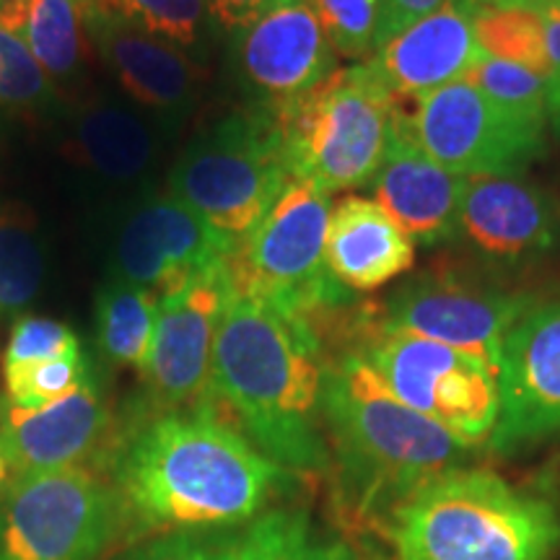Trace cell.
<instances>
[{
  "mask_svg": "<svg viewBox=\"0 0 560 560\" xmlns=\"http://www.w3.org/2000/svg\"><path fill=\"white\" fill-rule=\"evenodd\" d=\"M52 100V81L34 60L26 42L0 24V104L39 107Z\"/></svg>",
  "mask_w": 560,
  "mask_h": 560,
  "instance_id": "1f68e13d",
  "label": "cell"
},
{
  "mask_svg": "<svg viewBox=\"0 0 560 560\" xmlns=\"http://www.w3.org/2000/svg\"><path fill=\"white\" fill-rule=\"evenodd\" d=\"M244 529H182L159 535L122 560H240Z\"/></svg>",
  "mask_w": 560,
  "mask_h": 560,
  "instance_id": "d6a6232c",
  "label": "cell"
},
{
  "mask_svg": "<svg viewBox=\"0 0 560 560\" xmlns=\"http://www.w3.org/2000/svg\"><path fill=\"white\" fill-rule=\"evenodd\" d=\"M120 532L115 486L86 467L19 475L0 506V560H96Z\"/></svg>",
  "mask_w": 560,
  "mask_h": 560,
  "instance_id": "30bf717a",
  "label": "cell"
},
{
  "mask_svg": "<svg viewBox=\"0 0 560 560\" xmlns=\"http://www.w3.org/2000/svg\"><path fill=\"white\" fill-rule=\"evenodd\" d=\"M338 58L366 62L380 39L382 0H310Z\"/></svg>",
  "mask_w": 560,
  "mask_h": 560,
  "instance_id": "4dcf8cb0",
  "label": "cell"
},
{
  "mask_svg": "<svg viewBox=\"0 0 560 560\" xmlns=\"http://www.w3.org/2000/svg\"><path fill=\"white\" fill-rule=\"evenodd\" d=\"M395 115V96L369 60L338 68L272 109L291 177L327 195L369 185L387 151Z\"/></svg>",
  "mask_w": 560,
  "mask_h": 560,
  "instance_id": "5b68a950",
  "label": "cell"
},
{
  "mask_svg": "<svg viewBox=\"0 0 560 560\" xmlns=\"http://www.w3.org/2000/svg\"><path fill=\"white\" fill-rule=\"evenodd\" d=\"M325 366L312 322L234 291L215 332L202 408H226L252 444L283 470L327 472Z\"/></svg>",
  "mask_w": 560,
  "mask_h": 560,
  "instance_id": "7a4b0ae2",
  "label": "cell"
},
{
  "mask_svg": "<svg viewBox=\"0 0 560 560\" xmlns=\"http://www.w3.org/2000/svg\"><path fill=\"white\" fill-rule=\"evenodd\" d=\"M376 560H550L560 511L499 472L459 467L420 488L376 532Z\"/></svg>",
  "mask_w": 560,
  "mask_h": 560,
  "instance_id": "277c9868",
  "label": "cell"
},
{
  "mask_svg": "<svg viewBox=\"0 0 560 560\" xmlns=\"http://www.w3.org/2000/svg\"><path fill=\"white\" fill-rule=\"evenodd\" d=\"M550 120L560 128V83L550 91Z\"/></svg>",
  "mask_w": 560,
  "mask_h": 560,
  "instance_id": "f35d334b",
  "label": "cell"
},
{
  "mask_svg": "<svg viewBox=\"0 0 560 560\" xmlns=\"http://www.w3.org/2000/svg\"><path fill=\"white\" fill-rule=\"evenodd\" d=\"M412 138L457 177H506L529 170L545 153V128L516 120L470 79L402 104Z\"/></svg>",
  "mask_w": 560,
  "mask_h": 560,
  "instance_id": "8fae6325",
  "label": "cell"
},
{
  "mask_svg": "<svg viewBox=\"0 0 560 560\" xmlns=\"http://www.w3.org/2000/svg\"><path fill=\"white\" fill-rule=\"evenodd\" d=\"M499 395L490 452L506 457L560 433V299L537 304L506 335Z\"/></svg>",
  "mask_w": 560,
  "mask_h": 560,
  "instance_id": "5bb4252c",
  "label": "cell"
},
{
  "mask_svg": "<svg viewBox=\"0 0 560 560\" xmlns=\"http://www.w3.org/2000/svg\"><path fill=\"white\" fill-rule=\"evenodd\" d=\"M26 11H30V0H0V24L21 37L26 24Z\"/></svg>",
  "mask_w": 560,
  "mask_h": 560,
  "instance_id": "74e56055",
  "label": "cell"
},
{
  "mask_svg": "<svg viewBox=\"0 0 560 560\" xmlns=\"http://www.w3.org/2000/svg\"><path fill=\"white\" fill-rule=\"evenodd\" d=\"M159 296L122 278H112L96 296V335L107 361L145 369L159 317Z\"/></svg>",
  "mask_w": 560,
  "mask_h": 560,
  "instance_id": "603a6c76",
  "label": "cell"
},
{
  "mask_svg": "<svg viewBox=\"0 0 560 560\" xmlns=\"http://www.w3.org/2000/svg\"><path fill=\"white\" fill-rule=\"evenodd\" d=\"M83 24L132 102L166 115L190 107L200 70L182 47L104 16L94 5H86Z\"/></svg>",
  "mask_w": 560,
  "mask_h": 560,
  "instance_id": "ffe728a7",
  "label": "cell"
},
{
  "mask_svg": "<svg viewBox=\"0 0 560 560\" xmlns=\"http://www.w3.org/2000/svg\"><path fill=\"white\" fill-rule=\"evenodd\" d=\"M83 13L75 0H30L21 39L50 81L73 79L81 66Z\"/></svg>",
  "mask_w": 560,
  "mask_h": 560,
  "instance_id": "484cf974",
  "label": "cell"
},
{
  "mask_svg": "<svg viewBox=\"0 0 560 560\" xmlns=\"http://www.w3.org/2000/svg\"><path fill=\"white\" fill-rule=\"evenodd\" d=\"M322 420L340 520L353 535H376L410 495L470 465L475 452L397 400L353 348L327 359Z\"/></svg>",
  "mask_w": 560,
  "mask_h": 560,
  "instance_id": "3957f363",
  "label": "cell"
},
{
  "mask_svg": "<svg viewBox=\"0 0 560 560\" xmlns=\"http://www.w3.org/2000/svg\"><path fill=\"white\" fill-rule=\"evenodd\" d=\"M291 179L276 117L249 107L231 112L190 140L170 174V195L242 242Z\"/></svg>",
  "mask_w": 560,
  "mask_h": 560,
  "instance_id": "8992f818",
  "label": "cell"
},
{
  "mask_svg": "<svg viewBox=\"0 0 560 560\" xmlns=\"http://www.w3.org/2000/svg\"><path fill=\"white\" fill-rule=\"evenodd\" d=\"M109 431V408L86 380L62 400L39 410L5 405L0 412V465L9 475L81 467Z\"/></svg>",
  "mask_w": 560,
  "mask_h": 560,
  "instance_id": "d6986e66",
  "label": "cell"
},
{
  "mask_svg": "<svg viewBox=\"0 0 560 560\" xmlns=\"http://www.w3.org/2000/svg\"><path fill=\"white\" fill-rule=\"evenodd\" d=\"M234 75L252 107L278 109L338 70V52L310 0H270L234 32Z\"/></svg>",
  "mask_w": 560,
  "mask_h": 560,
  "instance_id": "7c38bea8",
  "label": "cell"
},
{
  "mask_svg": "<svg viewBox=\"0 0 560 560\" xmlns=\"http://www.w3.org/2000/svg\"><path fill=\"white\" fill-rule=\"evenodd\" d=\"M240 560H348V552L317 537L306 511L272 509L244 527Z\"/></svg>",
  "mask_w": 560,
  "mask_h": 560,
  "instance_id": "4316f807",
  "label": "cell"
},
{
  "mask_svg": "<svg viewBox=\"0 0 560 560\" xmlns=\"http://www.w3.org/2000/svg\"><path fill=\"white\" fill-rule=\"evenodd\" d=\"M325 265L346 291H376L412 270L416 244L374 198L346 195L332 206Z\"/></svg>",
  "mask_w": 560,
  "mask_h": 560,
  "instance_id": "44dd1931",
  "label": "cell"
},
{
  "mask_svg": "<svg viewBox=\"0 0 560 560\" xmlns=\"http://www.w3.org/2000/svg\"><path fill=\"white\" fill-rule=\"evenodd\" d=\"M450 0H382V21H380V39H376V50L384 42L400 34L405 26L412 21L429 16L431 11L441 9Z\"/></svg>",
  "mask_w": 560,
  "mask_h": 560,
  "instance_id": "e575fe53",
  "label": "cell"
},
{
  "mask_svg": "<svg viewBox=\"0 0 560 560\" xmlns=\"http://www.w3.org/2000/svg\"><path fill=\"white\" fill-rule=\"evenodd\" d=\"M475 34L482 55L516 62L548 81L550 62L540 9L527 3L480 5L475 11Z\"/></svg>",
  "mask_w": 560,
  "mask_h": 560,
  "instance_id": "d4e9b609",
  "label": "cell"
},
{
  "mask_svg": "<svg viewBox=\"0 0 560 560\" xmlns=\"http://www.w3.org/2000/svg\"><path fill=\"white\" fill-rule=\"evenodd\" d=\"M353 350L363 355L397 400L452 433L470 450L486 444L499 423V376L480 361L444 342L389 330L363 317Z\"/></svg>",
  "mask_w": 560,
  "mask_h": 560,
  "instance_id": "ba28073f",
  "label": "cell"
},
{
  "mask_svg": "<svg viewBox=\"0 0 560 560\" xmlns=\"http://www.w3.org/2000/svg\"><path fill=\"white\" fill-rule=\"evenodd\" d=\"M330 213V195L304 179H291L229 257L234 291L312 325L348 306L353 293L335 283L325 265Z\"/></svg>",
  "mask_w": 560,
  "mask_h": 560,
  "instance_id": "52a82bcc",
  "label": "cell"
},
{
  "mask_svg": "<svg viewBox=\"0 0 560 560\" xmlns=\"http://www.w3.org/2000/svg\"><path fill=\"white\" fill-rule=\"evenodd\" d=\"M454 242L488 268L516 272L560 247V200L522 174L472 177Z\"/></svg>",
  "mask_w": 560,
  "mask_h": 560,
  "instance_id": "2e32d148",
  "label": "cell"
},
{
  "mask_svg": "<svg viewBox=\"0 0 560 560\" xmlns=\"http://www.w3.org/2000/svg\"><path fill=\"white\" fill-rule=\"evenodd\" d=\"M475 5H506V3H520V0H472Z\"/></svg>",
  "mask_w": 560,
  "mask_h": 560,
  "instance_id": "ab89813d",
  "label": "cell"
},
{
  "mask_svg": "<svg viewBox=\"0 0 560 560\" xmlns=\"http://www.w3.org/2000/svg\"><path fill=\"white\" fill-rule=\"evenodd\" d=\"M91 5L104 16L172 42L182 50L200 42L210 19L206 0H94Z\"/></svg>",
  "mask_w": 560,
  "mask_h": 560,
  "instance_id": "83f0119b",
  "label": "cell"
},
{
  "mask_svg": "<svg viewBox=\"0 0 560 560\" xmlns=\"http://www.w3.org/2000/svg\"><path fill=\"white\" fill-rule=\"evenodd\" d=\"M236 244L174 195H156L125 219L115 242V278L164 299L221 268Z\"/></svg>",
  "mask_w": 560,
  "mask_h": 560,
  "instance_id": "4fadbf2b",
  "label": "cell"
},
{
  "mask_svg": "<svg viewBox=\"0 0 560 560\" xmlns=\"http://www.w3.org/2000/svg\"><path fill=\"white\" fill-rule=\"evenodd\" d=\"M465 79H470L490 102L499 104L516 120L548 130L550 94L548 81L542 75L532 73L529 68L516 66V62L482 55L478 66Z\"/></svg>",
  "mask_w": 560,
  "mask_h": 560,
  "instance_id": "f1b7e54d",
  "label": "cell"
},
{
  "mask_svg": "<svg viewBox=\"0 0 560 560\" xmlns=\"http://www.w3.org/2000/svg\"><path fill=\"white\" fill-rule=\"evenodd\" d=\"M9 402L24 410H39L62 400L89 380L83 353L60 355V359L3 366Z\"/></svg>",
  "mask_w": 560,
  "mask_h": 560,
  "instance_id": "f546056e",
  "label": "cell"
},
{
  "mask_svg": "<svg viewBox=\"0 0 560 560\" xmlns=\"http://www.w3.org/2000/svg\"><path fill=\"white\" fill-rule=\"evenodd\" d=\"M475 11L472 0H450L374 52L371 68L397 104H416L478 66L482 50L475 34Z\"/></svg>",
  "mask_w": 560,
  "mask_h": 560,
  "instance_id": "ac0fdd59",
  "label": "cell"
},
{
  "mask_svg": "<svg viewBox=\"0 0 560 560\" xmlns=\"http://www.w3.org/2000/svg\"><path fill=\"white\" fill-rule=\"evenodd\" d=\"M465 177L436 164L412 138L408 115L397 104L387 151L369 179L374 200L405 229L416 247H441L457 240Z\"/></svg>",
  "mask_w": 560,
  "mask_h": 560,
  "instance_id": "e0dca14e",
  "label": "cell"
},
{
  "mask_svg": "<svg viewBox=\"0 0 560 560\" xmlns=\"http://www.w3.org/2000/svg\"><path fill=\"white\" fill-rule=\"evenodd\" d=\"M520 3L535 5V9H545V5H556V3H560V0H520Z\"/></svg>",
  "mask_w": 560,
  "mask_h": 560,
  "instance_id": "60d3db41",
  "label": "cell"
},
{
  "mask_svg": "<svg viewBox=\"0 0 560 560\" xmlns=\"http://www.w3.org/2000/svg\"><path fill=\"white\" fill-rule=\"evenodd\" d=\"M75 3H81V5H91V3H94V0H75Z\"/></svg>",
  "mask_w": 560,
  "mask_h": 560,
  "instance_id": "7bdbcfd3",
  "label": "cell"
},
{
  "mask_svg": "<svg viewBox=\"0 0 560 560\" xmlns=\"http://www.w3.org/2000/svg\"><path fill=\"white\" fill-rule=\"evenodd\" d=\"M81 342L68 325L50 317H19L3 353V366H21L79 353Z\"/></svg>",
  "mask_w": 560,
  "mask_h": 560,
  "instance_id": "836d02e7",
  "label": "cell"
},
{
  "mask_svg": "<svg viewBox=\"0 0 560 560\" xmlns=\"http://www.w3.org/2000/svg\"><path fill=\"white\" fill-rule=\"evenodd\" d=\"M542 19H545V47H548V62H550V75H548V94L560 83V3L545 5Z\"/></svg>",
  "mask_w": 560,
  "mask_h": 560,
  "instance_id": "8d00e7d4",
  "label": "cell"
},
{
  "mask_svg": "<svg viewBox=\"0 0 560 560\" xmlns=\"http://www.w3.org/2000/svg\"><path fill=\"white\" fill-rule=\"evenodd\" d=\"M208 13L215 24L229 32H240L252 19L268 9L270 0H206Z\"/></svg>",
  "mask_w": 560,
  "mask_h": 560,
  "instance_id": "d590c367",
  "label": "cell"
},
{
  "mask_svg": "<svg viewBox=\"0 0 560 560\" xmlns=\"http://www.w3.org/2000/svg\"><path fill=\"white\" fill-rule=\"evenodd\" d=\"M283 478L236 425L200 408L145 423L117 459L112 486L132 535H170L255 522Z\"/></svg>",
  "mask_w": 560,
  "mask_h": 560,
  "instance_id": "6da1fadb",
  "label": "cell"
},
{
  "mask_svg": "<svg viewBox=\"0 0 560 560\" xmlns=\"http://www.w3.org/2000/svg\"><path fill=\"white\" fill-rule=\"evenodd\" d=\"M5 475H9V472H5V470H3V465H0V482L5 480Z\"/></svg>",
  "mask_w": 560,
  "mask_h": 560,
  "instance_id": "b9f144b4",
  "label": "cell"
},
{
  "mask_svg": "<svg viewBox=\"0 0 560 560\" xmlns=\"http://www.w3.org/2000/svg\"><path fill=\"white\" fill-rule=\"evenodd\" d=\"M506 276L478 260H444L397 283L374 319L478 355L499 376L503 340L537 306L535 293Z\"/></svg>",
  "mask_w": 560,
  "mask_h": 560,
  "instance_id": "9c48e42d",
  "label": "cell"
},
{
  "mask_svg": "<svg viewBox=\"0 0 560 560\" xmlns=\"http://www.w3.org/2000/svg\"><path fill=\"white\" fill-rule=\"evenodd\" d=\"M226 262L159 301L143 376L153 400L170 412L185 405L200 410L208 397L215 332L234 293Z\"/></svg>",
  "mask_w": 560,
  "mask_h": 560,
  "instance_id": "9a60e30c",
  "label": "cell"
},
{
  "mask_svg": "<svg viewBox=\"0 0 560 560\" xmlns=\"http://www.w3.org/2000/svg\"><path fill=\"white\" fill-rule=\"evenodd\" d=\"M73 143L81 164L109 182L138 179L156 153L149 125L109 102H96L81 112Z\"/></svg>",
  "mask_w": 560,
  "mask_h": 560,
  "instance_id": "7402d4cb",
  "label": "cell"
},
{
  "mask_svg": "<svg viewBox=\"0 0 560 560\" xmlns=\"http://www.w3.org/2000/svg\"><path fill=\"white\" fill-rule=\"evenodd\" d=\"M47 276V252L37 221L19 202L0 200V317L32 306Z\"/></svg>",
  "mask_w": 560,
  "mask_h": 560,
  "instance_id": "cb8c5ba5",
  "label": "cell"
}]
</instances>
